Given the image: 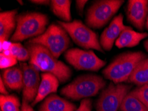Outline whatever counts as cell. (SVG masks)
<instances>
[{"instance_id":"6da1fadb","label":"cell","mask_w":148,"mask_h":111,"mask_svg":"<svg viewBox=\"0 0 148 111\" xmlns=\"http://www.w3.org/2000/svg\"><path fill=\"white\" fill-rule=\"evenodd\" d=\"M27 48L30 54L29 64L39 71L54 74L60 83H65L70 79L71 69L58 60L45 47L41 45L27 43Z\"/></svg>"},{"instance_id":"7a4b0ae2","label":"cell","mask_w":148,"mask_h":111,"mask_svg":"<svg viewBox=\"0 0 148 111\" xmlns=\"http://www.w3.org/2000/svg\"><path fill=\"white\" fill-rule=\"evenodd\" d=\"M147 57L142 51L125 52L116 57L103 70L102 73L105 78L114 84L126 82L137 65Z\"/></svg>"},{"instance_id":"3957f363","label":"cell","mask_w":148,"mask_h":111,"mask_svg":"<svg viewBox=\"0 0 148 111\" xmlns=\"http://www.w3.org/2000/svg\"><path fill=\"white\" fill-rule=\"evenodd\" d=\"M106 82L102 77L93 74H83L62 88L60 93L75 101L95 97L104 89Z\"/></svg>"},{"instance_id":"277c9868","label":"cell","mask_w":148,"mask_h":111,"mask_svg":"<svg viewBox=\"0 0 148 111\" xmlns=\"http://www.w3.org/2000/svg\"><path fill=\"white\" fill-rule=\"evenodd\" d=\"M49 23L47 15L39 12H27L17 16V27L12 36L15 43L37 37L45 33Z\"/></svg>"},{"instance_id":"5b68a950","label":"cell","mask_w":148,"mask_h":111,"mask_svg":"<svg viewBox=\"0 0 148 111\" xmlns=\"http://www.w3.org/2000/svg\"><path fill=\"white\" fill-rule=\"evenodd\" d=\"M27 43L41 45L58 59L62 53L67 51L70 45V37L60 25L51 24L44 33L30 39Z\"/></svg>"},{"instance_id":"8992f818","label":"cell","mask_w":148,"mask_h":111,"mask_svg":"<svg viewBox=\"0 0 148 111\" xmlns=\"http://www.w3.org/2000/svg\"><path fill=\"white\" fill-rule=\"evenodd\" d=\"M124 2L123 0H100L95 1L87 11V26L93 29L102 28L118 12Z\"/></svg>"},{"instance_id":"52a82bcc","label":"cell","mask_w":148,"mask_h":111,"mask_svg":"<svg viewBox=\"0 0 148 111\" xmlns=\"http://www.w3.org/2000/svg\"><path fill=\"white\" fill-rule=\"evenodd\" d=\"M58 23L66 31L73 41L78 46L86 49H95L104 53L98 35L81 21L75 20L71 22L58 21Z\"/></svg>"},{"instance_id":"ba28073f","label":"cell","mask_w":148,"mask_h":111,"mask_svg":"<svg viewBox=\"0 0 148 111\" xmlns=\"http://www.w3.org/2000/svg\"><path fill=\"white\" fill-rule=\"evenodd\" d=\"M131 85L110 83L101 92L96 102V111H118L123 101L130 92Z\"/></svg>"},{"instance_id":"9c48e42d","label":"cell","mask_w":148,"mask_h":111,"mask_svg":"<svg viewBox=\"0 0 148 111\" xmlns=\"http://www.w3.org/2000/svg\"><path fill=\"white\" fill-rule=\"evenodd\" d=\"M64 57L69 64L77 70L98 71L106 65V61L101 59L90 50L73 48L67 50Z\"/></svg>"},{"instance_id":"30bf717a","label":"cell","mask_w":148,"mask_h":111,"mask_svg":"<svg viewBox=\"0 0 148 111\" xmlns=\"http://www.w3.org/2000/svg\"><path fill=\"white\" fill-rule=\"evenodd\" d=\"M23 75V99L32 103L37 97L41 79L39 71L31 64H21Z\"/></svg>"},{"instance_id":"8fae6325","label":"cell","mask_w":148,"mask_h":111,"mask_svg":"<svg viewBox=\"0 0 148 111\" xmlns=\"http://www.w3.org/2000/svg\"><path fill=\"white\" fill-rule=\"evenodd\" d=\"M127 20L140 31H143L148 17V1L130 0L126 8Z\"/></svg>"},{"instance_id":"7c38bea8","label":"cell","mask_w":148,"mask_h":111,"mask_svg":"<svg viewBox=\"0 0 148 111\" xmlns=\"http://www.w3.org/2000/svg\"><path fill=\"white\" fill-rule=\"evenodd\" d=\"M126 26L124 24V17L119 14L104 29L100 37V43L103 50L110 51Z\"/></svg>"},{"instance_id":"4fadbf2b","label":"cell","mask_w":148,"mask_h":111,"mask_svg":"<svg viewBox=\"0 0 148 111\" xmlns=\"http://www.w3.org/2000/svg\"><path fill=\"white\" fill-rule=\"evenodd\" d=\"M59 81L54 74L49 72L41 74V80L39 90L35 101L31 103V105L35 106L42 100H45L49 95L57 91L59 85Z\"/></svg>"},{"instance_id":"5bb4252c","label":"cell","mask_w":148,"mask_h":111,"mask_svg":"<svg viewBox=\"0 0 148 111\" xmlns=\"http://www.w3.org/2000/svg\"><path fill=\"white\" fill-rule=\"evenodd\" d=\"M77 106L66 99L52 94L45 99L39 111H75Z\"/></svg>"},{"instance_id":"9a60e30c","label":"cell","mask_w":148,"mask_h":111,"mask_svg":"<svg viewBox=\"0 0 148 111\" xmlns=\"http://www.w3.org/2000/svg\"><path fill=\"white\" fill-rule=\"evenodd\" d=\"M17 10H12L0 13L1 41H8L15 31V29L17 27Z\"/></svg>"},{"instance_id":"2e32d148","label":"cell","mask_w":148,"mask_h":111,"mask_svg":"<svg viewBox=\"0 0 148 111\" xmlns=\"http://www.w3.org/2000/svg\"><path fill=\"white\" fill-rule=\"evenodd\" d=\"M148 37V33L145 32H137L130 27L126 26L120 37L115 43L116 46L118 48L124 47H133L138 45L141 41Z\"/></svg>"},{"instance_id":"e0dca14e","label":"cell","mask_w":148,"mask_h":111,"mask_svg":"<svg viewBox=\"0 0 148 111\" xmlns=\"http://www.w3.org/2000/svg\"><path fill=\"white\" fill-rule=\"evenodd\" d=\"M6 87L19 91L23 87V75L22 69L17 67L6 69L1 77Z\"/></svg>"},{"instance_id":"ac0fdd59","label":"cell","mask_w":148,"mask_h":111,"mask_svg":"<svg viewBox=\"0 0 148 111\" xmlns=\"http://www.w3.org/2000/svg\"><path fill=\"white\" fill-rule=\"evenodd\" d=\"M127 82L138 87L148 85V57L137 65Z\"/></svg>"},{"instance_id":"d6986e66","label":"cell","mask_w":148,"mask_h":111,"mask_svg":"<svg viewBox=\"0 0 148 111\" xmlns=\"http://www.w3.org/2000/svg\"><path fill=\"white\" fill-rule=\"evenodd\" d=\"M71 1L70 0H53L51 8L54 14L64 22H71Z\"/></svg>"},{"instance_id":"ffe728a7","label":"cell","mask_w":148,"mask_h":111,"mask_svg":"<svg viewBox=\"0 0 148 111\" xmlns=\"http://www.w3.org/2000/svg\"><path fill=\"white\" fill-rule=\"evenodd\" d=\"M120 111H148V108L130 92L123 101Z\"/></svg>"},{"instance_id":"44dd1931","label":"cell","mask_w":148,"mask_h":111,"mask_svg":"<svg viewBox=\"0 0 148 111\" xmlns=\"http://www.w3.org/2000/svg\"><path fill=\"white\" fill-rule=\"evenodd\" d=\"M1 111H21L19 99L14 94L3 95L0 97Z\"/></svg>"},{"instance_id":"7402d4cb","label":"cell","mask_w":148,"mask_h":111,"mask_svg":"<svg viewBox=\"0 0 148 111\" xmlns=\"http://www.w3.org/2000/svg\"><path fill=\"white\" fill-rule=\"evenodd\" d=\"M3 53L14 56L18 61L23 62L30 59V54L27 48L24 47L19 43H12L8 50L4 51Z\"/></svg>"},{"instance_id":"603a6c76","label":"cell","mask_w":148,"mask_h":111,"mask_svg":"<svg viewBox=\"0 0 148 111\" xmlns=\"http://www.w3.org/2000/svg\"><path fill=\"white\" fill-rule=\"evenodd\" d=\"M130 94L142 102L148 108V85L136 88L130 91Z\"/></svg>"},{"instance_id":"cb8c5ba5","label":"cell","mask_w":148,"mask_h":111,"mask_svg":"<svg viewBox=\"0 0 148 111\" xmlns=\"http://www.w3.org/2000/svg\"><path fill=\"white\" fill-rule=\"evenodd\" d=\"M17 59L12 55L1 53L0 54V67L1 69L12 68L17 63Z\"/></svg>"},{"instance_id":"d4e9b609","label":"cell","mask_w":148,"mask_h":111,"mask_svg":"<svg viewBox=\"0 0 148 111\" xmlns=\"http://www.w3.org/2000/svg\"><path fill=\"white\" fill-rule=\"evenodd\" d=\"M75 111H92V101L90 99H83L80 103L79 107Z\"/></svg>"},{"instance_id":"484cf974","label":"cell","mask_w":148,"mask_h":111,"mask_svg":"<svg viewBox=\"0 0 148 111\" xmlns=\"http://www.w3.org/2000/svg\"><path fill=\"white\" fill-rule=\"evenodd\" d=\"M87 2L88 1H86V0H77L76 1V7H77V9L79 13H82L83 12L84 6Z\"/></svg>"},{"instance_id":"4316f807","label":"cell","mask_w":148,"mask_h":111,"mask_svg":"<svg viewBox=\"0 0 148 111\" xmlns=\"http://www.w3.org/2000/svg\"><path fill=\"white\" fill-rule=\"evenodd\" d=\"M21 111H35L32 106H31L28 102L23 99V103L21 106Z\"/></svg>"},{"instance_id":"83f0119b","label":"cell","mask_w":148,"mask_h":111,"mask_svg":"<svg viewBox=\"0 0 148 111\" xmlns=\"http://www.w3.org/2000/svg\"><path fill=\"white\" fill-rule=\"evenodd\" d=\"M0 92H1V94L3 95L8 94V92L6 89V86L5 85V84H4L3 79H2L1 77V79H0Z\"/></svg>"},{"instance_id":"f1b7e54d","label":"cell","mask_w":148,"mask_h":111,"mask_svg":"<svg viewBox=\"0 0 148 111\" xmlns=\"http://www.w3.org/2000/svg\"><path fill=\"white\" fill-rule=\"evenodd\" d=\"M31 2L39 5H49V3H51V1H47V0H31Z\"/></svg>"},{"instance_id":"f546056e","label":"cell","mask_w":148,"mask_h":111,"mask_svg":"<svg viewBox=\"0 0 148 111\" xmlns=\"http://www.w3.org/2000/svg\"><path fill=\"white\" fill-rule=\"evenodd\" d=\"M144 47H145V49H146V51L148 53V39H147L144 42Z\"/></svg>"},{"instance_id":"4dcf8cb0","label":"cell","mask_w":148,"mask_h":111,"mask_svg":"<svg viewBox=\"0 0 148 111\" xmlns=\"http://www.w3.org/2000/svg\"><path fill=\"white\" fill-rule=\"evenodd\" d=\"M145 26H146V28L148 30V17L147 18V20H146V23H145Z\"/></svg>"}]
</instances>
